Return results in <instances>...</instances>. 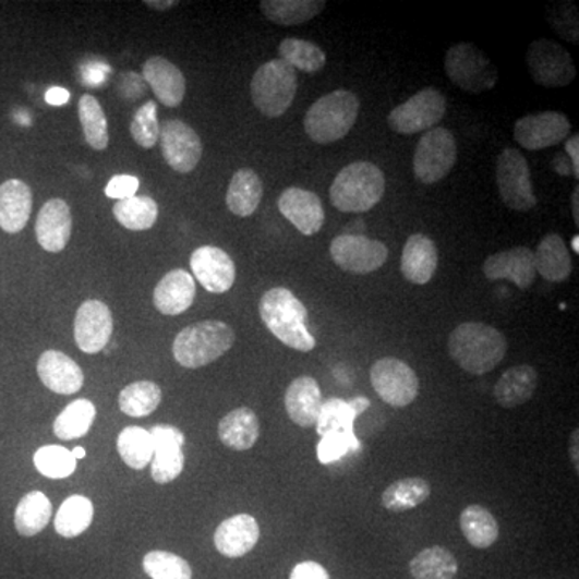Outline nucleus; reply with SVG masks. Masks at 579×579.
Wrapping results in <instances>:
<instances>
[{
    "instance_id": "c03bdc74",
    "label": "nucleus",
    "mask_w": 579,
    "mask_h": 579,
    "mask_svg": "<svg viewBox=\"0 0 579 579\" xmlns=\"http://www.w3.org/2000/svg\"><path fill=\"white\" fill-rule=\"evenodd\" d=\"M118 402L129 418H147L160 406L161 388L155 382H135L120 393Z\"/></svg>"
},
{
    "instance_id": "6ab92c4d",
    "label": "nucleus",
    "mask_w": 579,
    "mask_h": 579,
    "mask_svg": "<svg viewBox=\"0 0 579 579\" xmlns=\"http://www.w3.org/2000/svg\"><path fill=\"white\" fill-rule=\"evenodd\" d=\"M483 274L487 280H510L518 289L528 290L536 280L533 250L515 246L494 253L484 260Z\"/></svg>"
},
{
    "instance_id": "2eb2a0df",
    "label": "nucleus",
    "mask_w": 579,
    "mask_h": 579,
    "mask_svg": "<svg viewBox=\"0 0 579 579\" xmlns=\"http://www.w3.org/2000/svg\"><path fill=\"white\" fill-rule=\"evenodd\" d=\"M160 142L162 158L181 174L192 172L202 160V138L196 134L195 129L184 121H166L161 126Z\"/></svg>"
},
{
    "instance_id": "58836bf2",
    "label": "nucleus",
    "mask_w": 579,
    "mask_h": 579,
    "mask_svg": "<svg viewBox=\"0 0 579 579\" xmlns=\"http://www.w3.org/2000/svg\"><path fill=\"white\" fill-rule=\"evenodd\" d=\"M96 415L97 409L94 402L89 399H76L60 412L53 422V433L63 442L83 438L89 433Z\"/></svg>"
},
{
    "instance_id": "4be33fe9",
    "label": "nucleus",
    "mask_w": 579,
    "mask_h": 579,
    "mask_svg": "<svg viewBox=\"0 0 579 579\" xmlns=\"http://www.w3.org/2000/svg\"><path fill=\"white\" fill-rule=\"evenodd\" d=\"M37 375L57 395H74L84 385L83 369L62 351L49 350L40 354Z\"/></svg>"
},
{
    "instance_id": "f3484780",
    "label": "nucleus",
    "mask_w": 579,
    "mask_h": 579,
    "mask_svg": "<svg viewBox=\"0 0 579 579\" xmlns=\"http://www.w3.org/2000/svg\"><path fill=\"white\" fill-rule=\"evenodd\" d=\"M148 432L154 439L152 479L158 484L174 482L184 470V433L174 425H155Z\"/></svg>"
},
{
    "instance_id": "b1692460",
    "label": "nucleus",
    "mask_w": 579,
    "mask_h": 579,
    "mask_svg": "<svg viewBox=\"0 0 579 579\" xmlns=\"http://www.w3.org/2000/svg\"><path fill=\"white\" fill-rule=\"evenodd\" d=\"M322 405L321 386L316 378L301 375L294 378L286 391V409L291 422L301 429L316 426L319 419Z\"/></svg>"
},
{
    "instance_id": "473e14b6",
    "label": "nucleus",
    "mask_w": 579,
    "mask_h": 579,
    "mask_svg": "<svg viewBox=\"0 0 579 579\" xmlns=\"http://www.w3.org/2000/svg\"><path fill=\"white\" fill-rule=\"evenodd\" d=\"M324 0H263L261 12L269 22L280 26H298L319 15Z\"/></svg>"
},
{
    "instance_id": "393cba45",
    "label": "nucleus",
    "mask_w": 579,
    "mask_h": 579,
    "mask_svg": "<svg viewBox=\"0 0 579 579\" xmlns=\"http://www.w3.org/2000/svg\"><path fill=\"white\" fill-rule=\"evenodd\" d=\"M438 269V249L430 237L414 233L406 242L401 255V273L408 282L425 286Z\"/></svg>"
},
{
    "instance_id": "1a4fd4ad",
    "label": "nucleus",
    "mask_w": 579,
    "mask_h": 579,
    "mask_svg": "<svg viewBox=\"0 0 579 579\" xmlns=\"http://www.w3.org/2000/svg\"><path fill=\"white\" fill-rule=\"evenodd\" d=\"M457 161V144L446 128L430 129L420 138L414 154V176L425 185L443 181Z\"/></svg>"
},
{
    "instance_id": "9d476101",
    "label": "nucleus",
    "mask_w": 579,
    "mask_h": 579,
    "mask_svg": "<svg viewBox=\"0 0 579 579\" xmlns=\"http://www.w3.org/2000/svg\"><path fill=\"white\" fill-rule=\"evenodd\" d=\"M446 97L435 87H425L388 114V126L396 134L414 135L442 123L446 114Z\"/></svg>"
},
{
    "instance_id": "3c124183",
    "label": "nucleus",
    "mask_w": 579,
    "mask_h": 579,
    "mask_svg": "<svg viewBox=\"0 0 579 579\" xmlns=\"http://www.w3.org/2000/svg\"><path fill=\"white\" fill-rule=\"evenodd\" d=\"M548 23L564 39L577 43L578 34V12L577 5L571 2H560L557 7H548Z\"/></svg>"
},
{
    "instance_id": "79ce46f5",
    "label": "nucleus",
    "mask_w": 579,
    "mask_h": 579,
    "mask_svg": "<svg viewBox=\"0 0 579 579\" xmlns=\"http://www.w3.org/2000/svg\"><path fill=\"white\" fill-rule=\"evenodd\" d=\"M77 114H80L81 128H83L87 145L94 150H105L110 144V135H108L107 117L97 98L91 94H84L77 105Z\"/></svg>"
},
{
    "instance_id": "e433bc0d",
    "label": "nucleus",
    "mask_w": 579,
    "mask_h": 579,
    "mask_svg": "<svg viewBox=\"0 0 579 579\" xmlns=\"http://www.w3.org/2000/svg\"><path fill=\"white\" fill-rule=\"evenodd\" d=\"M432 494V486L419 477L401 479L389 484L382 494V506L389 512H406L425 503Z\"/></svg>"
},
{
    "instance_id": "9b49d317",
    "label": "nucleus",
    "mask_w": 579,
    "mask_h": 579,
    "mask_svg": "<svg viewBox=\"0 0 579 579\" xmlns=\"http://www.w3.org/2000/svg\"><path fill=\"white\" fill-rule=\"evenodd\" d=\"M527 63L534 83L547 89L568 86L577 77L570 52L554 40L538 39L531 43Z\"/></svg>"
},
{
    "instance_id": "13d9d810",
    "label": "nucleus",
    "mask_w": 579,
    "mask_h": 579,
    "mask_svg": "<svg viewBox=\"0 0 579 579\" xmlns=\"http://www.w3.org/2000/svg\"><path fill=\"white\" fill-rule=\"evenodd\" d=\"M578 439H579V432L578 430H575V432L571 433V438H570V459H571V462H574V466H575V469H577V472L579 470Z\"/></svg>"
},
{
    "instance_id": "4468645a",
    "label": "nucleus",
    "mask_w": 579,
    "mask_h": 579,
    "mask_svg": "<svg viewBox=\"0 0 579 579\" xmlns=\"http://www.w3.org/2000/svg\"><path fill=\"white\" fill-rule=\"evenodd\" d=\"M571 123L560 111L527 114L515 123L514 138L521 148L543 150L560 144L570 135Z\"/></svg>"
},
{
    "instance_id": "a878e982",
    "label": "nucleus",
    "mask_w": 579,
    "mask_h": 579,
    "mask_svg": "<svg viewBox=\"0 0 579 579\" xmlns=\"http://www.w3.org/2000/svg\"><path fill=\"white\" fill-rule=\"evenodd\" d=\"M144 80L154 91L155 97L166 107H179L184 100V73L165 57H150L144 63Z\"/></svg>"
},
{
    "instance_id": "f03ea898",
    "label": "nucleus",
    "mask_w": 579,
    "mask_h": 579,
    "mask_svg": "<svg viewBox=\"0 0 579 579\" xmlns=\"http://www.w3.org/2000/svg\"><path fill=\"white\" fill-rule=\"evenodd\" d=\"M260 316L270 334L291 350L310 353L316 338L307 328V310L293 291L276 287L267 290L260 301Z\"/></svg>"
},
{
    "instance_id": "423d86ee",
    "label": "nucleus",
    "mask_w": 579,
    "mask_h": 579,
    "mask_svg": "<svg viewBox=\"0 0 579 579\" xmlns=\"http://www.w3.org/2000/svg\"><path fill=\"white\" fill-rule=\"evenodd\" d=\"M297 91V70L282 59L261 64L250 84L253 104L267 118L282 117L293 104Z\"/></svg>"
},
{
    "instance_id": "20e7f679",
    "label": "nucleus",
    "mask_w": 579,
    "mask_h": 579,
    "mask_svg": "<svg viewBox=\"0 0 579 579\" xmlns=\"http://www.w3.org/2000/svg\"><path fill=\"white\" fill-rule=\"evenodd\" d=\"M236 343V331L222 321H202L182 328L172 354L185 369H200L218 361Z\"/></svg>"
},
{
    "instance_id": "0eeeda50",
    "label": "nucleus",
    "mask_w": 579,
    "mask_h": 579,
    "mask_svg": "<svg viewBox=\"0 0 579 579\" xmlns=\"http://www.w3.org/2000/svg\"><path fill=\"white\" fill-rule=\"evenodd\" d=\"M446 74L457 87L470 94H483L497 83V70L479 47L460 43L445 57Z\"/></svg>"
},
{
    "instance_id": "c9c22d12",
    "label": "nucleus",
    "mask_w": 579,
    "mask_h": 579,
    "mask_svg": "<svg viewBox=\"0 0 579 579\" xmlns=\"http://www.w3.org/2000/svg\"><path fill=\"white\" fill-rule=\"evenodd\" d=\"M414 579H454L459 571V564L449 548L432 546L420 551L409 564Z\"/></svg>"
},
{
    "instance_id": "4d7b16f0",
    "label": "nucleus",
    "mask_w": 579,
    "mask_h": 579,
    "mask_svg": "<svg viewBox=\"0 0 579 579\" xmlns=\"http://www.w3.org/2000/svg\"><path fill=\"white\" fill-rule=\"evenodd\" d=\"M552 168L555 169V172L560 176H574V166L568 158H565L564 155H555L554 162H552Z\"/></svg>"
},
{
    "instance_id": "f257e3e1",
    "label": "nucleus",
    "mask_w": 579,
    "mask_h": 579,
    "mask_svg": "<svg viewBox=\"0 0 579 579\" xmlns=\"http://www.w3.org/2000/svg\"><path fill=\"white\" fill-rule=\"evenodd\" d=\"M448 350L453 361L470 375L490 374L506 358V335L482 322H463L450 331Z\"/></svg>"
},
{
    "instance_id": "2f4dec72",
    "label": "nucleus",
    "mask_w": 579,
    "mask_h": 579,
    "mask_svg": "<svg viewBox=\"0 0 579 579\" xmlns=\"http://www.w3.org/2000/svg\"><path fill=\"white\" fill-rule=\"evenodd\" d=\"M263 192V182L256 171L250 168L239 169L227 189V208L239 218H249L260 206Z\"/></svg>"
},
{
    "instance_id": "a18cd8bd",
    "label": "nucleus",
    "mask_w": 579,
    "mask_h": 579,
    "mask_svg": "<svg viewBox=\"0 0 579 579\" xmlns=\"http://www.w3.org/2000/svg\"><path fill=\"white\" fill-rule=\"evenodd\" d=\"M34 467L47 479L62 480L73 475L77 460L63 446H43L34 454Z\"/></svg>"
},
{
    "instance_id": "37998d69",
    "label": "nucleus",
    "mask_w": 579,
    "mask_h": 579,
    "mask_svg": "<svg viewBox=\"0 0 579 579\" xmlns=\"http://www.w3.org/2000/svg\"><path fill=\"white\" fill-rule=\"evenodd\" d=\"M280 59L290 64L293 70L304 73H319L327 63V56L317 44L310 40L287 37L279 46Z\"/></svg>"
},
{
    "instance_id": "ea45409f",
    "label": "nucleus",
    "mask_w": 579,
    "mask_h": 579,
    "mask_svg": "<svg viewBox=\"0 0 579 579\" xmlns=\"http://www.w3.org/2000/svg\"><path fill=\"white\" fill-rule=\"evenodd\" d=\"M113 216L121 226L129 230H148L158 219V205L150 196H131L118 200L113 206Z\"/></svg>"
},
{
    "instance_id": "0e129e2a",
    "label": "nucleus",
    "mask_w": 579,
    "mask_h": 579,
    "mask_svg": "<svg viewBox=\"0 0 579 579\" xmlns=\"http://www.w3.org/2000/svg\"><path fill=\"white\" fill-rule=\"evenodd\" d=\"M571 246H574V252L579 253V237L575 236L574 239H571Z\"/></svg>"
},
{
    "instance_id": "864d4df0",
    "label": "nucleus",
    "mask_w": 579,
    "mask_h": 579,
    "mask_svg": "<svg viewBox=\"0 0 579 579\" xmlns=\"http://www.w3.org/2000/svg\"><path fill=\"white\" fill-rule=\"evenodd\" d=\"M289 579H330V575L317 562L307 560L294 565Z\"/></svg>"
},
{
    "instance_id": "e2e57ef3",
    "label": "nucleus",
    "mask_w": 579,
    "mask_h": 579,
    "mask_svg": "<svg viewBox=\"0 0 579 579\" xmlns=\"http://www.w3.org/2000/svg\"><path fill=\"white\" fill-rule=\"evenodd\" d=\"M71 454H73V457L76 460H81V459H84V457H86V450H84L83 448H80V446L71 450Z\"/></svg>"
},
{
    "instance_id": "09e8293b",
    "label": "nucleus",
    "mask_w": 579,
    "mask_h": 579,
    "mask_svg": "<svg viewBox=\"0 0 579 579\" xmlns=\"http://www.w3.org/2000/svg\"><path fill=\"white\" fill-rule=\"evenodd\" d=\"M157 113V101L148 100L135 111L134 118H132L129 131H131L135 144L141 145L142 148H154L158 144L161 126L158 123Z\"/></svg>"
},
{
    "instance_id": "cd10ccee",
    "label": "nucleus",
    "mask_w": 579,
    "mask_h": 579,
    "mask_svg": "<svg viewBox=\"0 0 579 579\" xmlns=\"http://www.w3.org/2000/svg\"><path fill=\"white\" fill-rule=\"evenodd\" d=\"M33 212V192L20 179L0 185V229L19 233L28 225Z\"/></svg>"
},
{
    "instance_id": "680f3d73",
    "label": "nucleus",
    "mask_w": 579,
    "mask_h": 579,
    "mask_svg": "<svg viewBox=\"0 0 579 579\" xmlns=\"http://www.w3.org/2000/svg\"><path fill=\"white\" fill-rule=\"evenodd\" d=\"M571 212H574L575 225H579V189H575L571 195Z\"/></svg>"
},
{
    "instance_id": "aec40b11",
    "label": "nucleus",
    "mask_w": 579,
    "mask_h": 579,
    "mask_svg": "<svg viewBox=\"0 0 579 579\" xmlns=\"http://www.w3.org/2000/svg\"><path fill=\"white\" fill-rule=\"evenodd\" d=\"M277 206L284 218L289 219L303 236H316L324 226V205L314 192L289 188L279 196Z\"/></svg>"
},
{
    "instance_id": "4c0bfd02",
    "label": "nucleus",
    "mask_w": 579,
    "mask_h": 579,
    "mask_svg": "<svg viewBox=\"0 0 579 579\" xmlns=\"http://www.w3.org/2000/svg\"><path fill=\"white\" fill-rule=\"evenodd\" d=\"M94 520V504L89 497L74 494L68 497L56 515V531L67 540L81 536Z\"/></svg>"
},
{
    "instance_id": "5701e85b",
    "label": "nucleus",
    "mask_w": 579,
    "mask_h": 579,
    "mask_svg": "<svg viewBox=\"0 0 579 579\" xmlns=\"http://www.w3.org/2000/svg\"><path fill=\"white\" fill-rule=\"evenodd\" d=\"M260 536V524L255 517L249 514L233 515L216 528L215 546L225 557L239 558L255 548Z\"/></svg>"
},
{
    "instance_id": "bf43d9fd",
    "label": "nucleus",
    "mask_w": 579,
    "mask_h": 579,
    "mask_svg": "<svg viewBox=\"0 0 579 579\" xmlns=\"http://www.w3.org/2000/svg\"><path fill=\"white\" fill-rule=\"evenodd\" d=\"M348 402H350L351 408L354 409L355 415H361L362 412L367 411L369 406H371V401H369L367 398H354Z\"/></svg>"
},
{
    "instance_id": "6e6552de",
    "label": "nucleus",
    "mask_w": 579,
    "mask_h": 579,
    "mask_svg": "<svg viewBox=\"0 0 579 579\" xmlns=\"http://www.w3.org/2000/svg\"><path fill=\"white\" fill-rule=\"evenodd\" d=\"M496 182L507 208L527 213L538 205L531 182L530 165L517 148H504L497 157Z\"/></svg>"
},
{
    "instance_id": "7ed1b4c3",
    "label": "nucleus",
    "mask_w": 579,
    "mask_h": 579,
    "mask_svg": "<svg viewBox=\"0 0 579 579\" xmlns=\"http://www.w3.org/2000/svg\"><path fill=\"white\" fill-rule=\"evenodd\" d=\"M385 195V174L371 161L345 166L331 182L330 203L341 213H367Z\"/></svg>"
},
{
    "instance_id": "052dcab7",
    "label": "nucleus",
    "mask_w": 579,
    "mask_h": 579,
    "mask_svg": "<svg viewBox=\"0 0 579 579\" xmlns=\"http://www.w3.org/2000/svg\"><path fill=\"white\" fill-rule=\"evenodd\" d=\"M179 2H176V0H166V2H158V0H147L145 2V5L150 7V9L155 10H169L172 9V7L178 5Z\"/></svg>"
},
{
    "instance_id": "39448f33",
    "label": "nucleus",
    "mask_w": 579,
    "mask_h": 579,
    "mask_svg": "<svg viewBox=\"0 0 579 579\" xmlns=\"http://www.w3.org/2000/svg\"><path fill=\"white\" fill-rule=\"evenodd\" d=\"M359 98L338 89L314 101L304 117V131L316 144L328 145L347 137L358 121Z\"/></svg>"
},
{
    "instance_id": "f704fd0d",
    "label": "nucleus",
    "mask_w": 579,
    "mask_h": 579,
    "mask_svg": "<svg viewBox=\"0 0 579 579\" xmlns=\"http://www.w3.org/2000/svg\"><path fill=\"white\" fill-rule=\"evenodd\" d=\"M52 503L40 491H32L22 497L15 510V528L22 536L33 538L49 524Z\"/></svg>"
},
{
    "instance_id": "ddd939ff",
    "label": "nucleus",
    "mask_w": 579,
    "mask_h": 579,
    "mask_svg": "<svg viewBox=\"0 0 579 579\" xmlns=\"http://www.w3.org/2000/svg\"><path fill=\"white\" fill-rule=\"evenodd\" d=\"M330 256L345 273L365 276L384 266L388 260V249L378 240L358 233H343L331 242Z\"/></svg>"
},
{
    "instance_id": "7c9ffc66",
    "label": "nucleus",
    "mask_w": 579,
    "mask_h": 579,
    "mask_svg": "<svg viewBox=\"0 0 579 579\" xmlns=\"http://www.w3.org/2000/svg\"><path fill=\"white\" fill-rule=\"evenodd\" d=\"M260 432V419L250 408L233 409L219 422L218 429L222 445L232 450L252 449Z\"/></svg>"
},
{
    "instance_id": "6e6d98bb",
    "label": "nucleus",
    "mask_w": 579,
    "mask_h": 579,
    "mask_svg": "<svg viewBox=\"0 0 579 579\" xmlns=\"http://www.w3.org/2000/svg\"><path fill=\"white\" fill-rule=\"evenodd\" d=\"M46 101L52 107H62L70 101V91L63 89V87H50L46 93Z\"/></svg>"
},
{
    "instance_id": "a19ab883",
    "label": "nucleus",
    "mask_w": 579,
    "mask_h": 579,
    "mask_svg": "<svg viewBox=\"0 0 579 579\" xmlns=\"http://www.w3.org/2000/svg\"><path fill=\"white\" fill-rule=\"evenodd\" d=\"M117 448L124 463L134 470H144L154 459V439L142 426L124 429L118 436Z\"/></svg>"
},
{
    "instance_id": "5fc2aeb1",
    "label": "nucleus",
    "mask_w": 579,
    "mask_h": 579,
    "mask_svg": "<svg viewBox=\"0 0 579 579\" xmlns=\"http://www.w3.org/2000/svg\"><path fill=\"white\" fill-rule=\"evenodd\" d=\"M565 152H567L568 160L574 166V176L579 178V137L578 135H571L565 144Z\"/></svg>"
},
{
    "instance_id": "f8f14e48",
    "label": "nucleus",
    "mask_w": 579,
    "mask_h": 579,
    "mask_svg": "<svg viewBox=\"0 0 579 579\" xmlns=\"http://www.w3.org/2000/svg\"><path fill=\"white\" fill-rule=\"evenodd\" d=\"M371 384L382 401L393 408L412 405L420 389L414 369L398 358L378 359L371 369Z\"/></svg>"
},
{
    "instance_id": "dca6fc26",
    "label": "nucleus",
    "mask_w": 579,
    "mask_h": 579,
    "mask_svg": "<svg viewBox=\"0 0 579 579\" xmlns=\"http://www.w3.org/2000/svg\"><path fill=\"white\" fill-rule=\"evenodd\" d=\"M113 335V316L110 307L98 300L81 304L74 317V340L86 354H97L107 348Z\"/></svg>"
},
{
    "instance_id": "49530a36",
    "label": "nucleus",
    "mask_w": 579,
    "mask_h": 579,
    "mask_svg": "<svg viewBox=\"0 0 579 579\" xmlns=\"http://www.w3.org/2000/svg\"><path fill=\"white\" fill-rule=\"evenodd\" d=\"M142 567L152 579H192L189 562L172 552H148L142 562Z\"/></svg>"
},
{
    "instance_id": "a211bd4d",
    "label": "nucleus",
    "mask_w": 579,
    "mask_h": 579,
    "mask_svg": "<svg viewBox=\"0 0 579 579\" xmlns=\"http://www.w3.org/2000/svg\"><path fill=\"white\" fill-rule=\"evenodd\" d=\"M193 276L209 293H226L236 284V263L218 246H200L191 256Z\"/></svg>"
},
{
    "instance_id": "603ef678",
    "label": "nucleus",
    "mask_w": 579,
    "mask_h": 579,
    "mask_svg": "<svg viewBox=\"0 0 579 579\" xmlns=\"http://www.w3.org/2000/svg\"><path fill=\"white\" fill-rule=\"evenodd\" d=\"M138 191V179L131 174H118L108 181L105 195L114 200H124L135 196Z\"/></svg>"
},
{
    "instance_id": "bb28decb",
    "label": "nucleus",
    "mask_w": 579,
    "mask_h": 579,
    "mask_svg": "<svg viewBox=\"0 0 579 579\" xmlns=\"http://www.w3.org/2000/svg\"><path fill=\"white\" fill-rule=\"evenodd\" d=\"M195 293V279L188 270H171L154 291L155 307L165 316H179L192 306Z\"/></svg>"
},
{
    "instance_id": "412c9836",
    "label": "nucleus",
    "mask_w": 579,
    "mask_h": 579,
    "mask_svg": "<svg viewBox=\"0 0 579 579\" xmlns=\"http://www.w3.org/2000/svg\"><path fill=\"white\" fill-rule=\"evenodd\" d=\"M73 230L70 206L62 198H52L40 208L36 219V237L46 252L60 253L68 245Z\"/></svg>"
},
{
    "instance_id": "8fccbe9b",
    "label": "nucleus",
    "mask_w": 579,
    "mask_h": 579,
    "mask_svg": "<svg viewBox=\"0 0 579 579\" xmlns=\"http://www.w3.org/2000/svg\"><path fill=\"white\" fill-rule=\"evenodd\" d=\"M358 448L359 442L354 433H328V435L322 436L319 445H317V459L322 466H327V463L341 459L348 450Z\"/></svg>"
},
{
    "instance_id": "72a5a7b5",
    "label": "nucleus",
    "mask_w": 579,
    "mask_h": 579,
    "mask_svg": "<svg viewBox=\"0 0 579 579\" xmlns=\"http://www.w3.org/2000/svg\"><path fill=\"white\" fill-rule=\"evenodd\" d=\"M460 530L467 543L475 548H490L499 540V523L483 506L466 507L459 518Z\"/></svg>"
},
{
    "instance_id": "c85d7f7f",
    "label": "nucleus",
    "mask_w": 579,
    "mask_h": 579,
    "mask_svg": "<svg viewBox=\"0 0 579 579\" xmlns=\"http://www.w3.org/2000/svg\"><path fill=\"white\" fill-rule=\"evenodd\" d=\"M538 388V371L533 365L510 367L494 386V399L504 409H515L533 398Z\"/></svg>"
},
{
    "instance_id": "de8ad7c7",
    "label": "nucleus",
    "mask_w": 579,
    "mask_h": 579,
    "mask_svg": "<svg viewBox=\"0 0 579 579\" xmlns=\"http://www.w3.org/2000/svg\"><path fill=\"white\" fill-rule=\"evenodd\" d=\"M358 419L350 402L345 399L331 398L322 405L316 430L321 436L334 432L354 433V420Z\"/></svg>"
},
{
    "instance_id": "c756f323",
    "label": "nucleus",
    "mask_w": 579,
    "mask_h": 579,
    "mask_svg": "<svg viewBox=\"0 0 579 579\" xmlns=\"http://www.w3.org/2000/svg\"><path fill=\"white\" fill-rule=\"evenodd\" d=\"M534 253V267L548 282L562 284L570 279L574 261L558 233H547Z\"/></svg>"
}]
</instances>
